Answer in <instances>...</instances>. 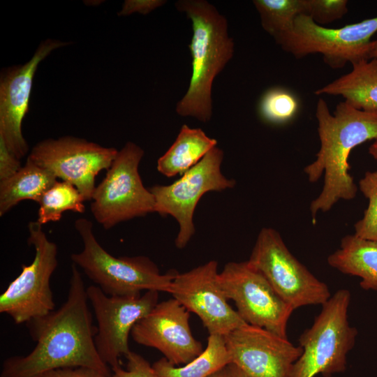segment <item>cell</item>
I'll list each match as a JSON object with an SVG mask.
<instances>
[{"label":"cell","mask_w":377,"mask_h":377,"mask_svg":"<svg viewBox=\"0 0 377 377\" xmlns=\"http://www.w3.org/2000/svg\"><path fill=\"white\" fill-rule=\"evenodd\" d=\"M86 289L73 264L66 302L57 310L27 323L36 346L27 355L6 358L1 377H38L51 370L77 367L110 376L96 348L97 327L93 324Z\"/></svg>","instance_id":"6da1fadb"},{"label":"cell","mask_w":377,"mask_h":377,"mask_svg":"<svg viewBox=\"0 0 377 377\" xmlns=\"http://www.w3.org/2000/svg\"><path fill=\"white\" fill-rule=\"evenodd\" d=\"M316 118L320 142L316 159L304 172L315 183L323 175L322 190L310 205L313 221L339 200L355 198L357 186L349 173L348 157L357 146L377 138V112L357 109L346 101L331 113L325 100L316 103Z\"/></svg>","instance_id":"7a4b0ae2"},{"label":"cell","mask_w":377,"mask_h":377,"mask_svg":"<svg viewBox=\"0 0 377 377\" xmlns=\"http://www.w3.org/2000/svg\"><path fill=\"white\" fill-rule=\"evenodd\" d=\"M175 5L190 20L192 27L188 44L192 72L188 89L177 103L175 111L181 117L207 123L212 116L213 82L232 59L235 43L228 33L227 19L211 3L179 0Z\"/></svg>","instance_id":"3957f363"},{"label":"cell","mask_w":377,"mask_h":377,"mask_svg":"<svg viewBox=\"0 0 377 377\" xmlns=\"http://www.w3.org/2000/svg\"><path fill=\"white\" fill-rule=\"evenodd\" d=\"M75 228L82 238L83 249L72 253L71 260L106 295L125 296L141 294L142 290L170 292L177 272L161 274L148 257H115L99 244L92 222L78 219Z\"/></svg>","instance_id":"277c9868"},{"label":"cell","mask_w":377,"mask_h":377,"mask_svg":"<svg viewBox=\"0 0 377 377\" xmlns=\"http://www.w3.org/2000/svg\"><path fill=\"white\" fill-rule=\"evenodd\" d=\"M348 290H338L324 303L311 327L299 338L302 353L294 364L291 377H331L346 369L347 355L357 330L350 325Z\"/></svg>","instance_id":"5b68a950"},{"label":"cell","mask_w":377,"mask_h":377,"mask_svg":"<svg viewBox=\"0 0 377 377\" xmlns=\"http://www.w3.org/2000/svg\"><path fill=\"white\" fill-rule=\"evenodd\" d=\"M143 156L140 146L126 142L96 186L90 209L103 228L154 212V196L143 185L138 170Z\"/></svg>","instance_id":"8992f818"},{"label":"cell","mask_w":377,"mask_h":377,"mask_svg":"<svg viewBox=\"0 0 377 377\" xmlns=\"http://www.w3.org/2000/svg\"><path fill=\"white\" fill-rule=\"evenodd\" d=\"M377 32V17L332 29L319 25L309 16L297 17L293 29L275 40L296 59L320 54L332 68L338 69L369 60L371 37Z\"/></svg>","instance_id":"52a82bcc"},{"label":"cell","mask_w":377,"mask_h":377,"mask_svg":"<svg viewBox=\"0 0 377 377\" xmlns=\"http://www.w3.org/2000/svg\"><path fill=\"white\" fill-rule=\"evenodd\" d=\"M248 262L269 281L294 310L323 305L332 296L328 286L316 277L290 251L279 232L263 228Z\"/></svg>","instance_id":"ba28073f"},{"label":"cell","mask_w":377,"mask_h":377,"mask_svg":"<svg viewBox=\"0 0 377 377\" xmlns=\"http://www.w3.org/2000/svg\"><path fill=\"white\" fill-rule=\"evenodd\" d=\"M28 229V244L35 250L34 260L22 265L21 273L0 296V313L16 324L47 315L55 306L50 281L58 264L57 246L37 221L29 222Z\"/></svg>","instance_id":"9c48e42d"},{"label":"cell","mask_w":377,"mask_h":377,"mask_svg":"<svg viewBox=\"0 0 377 377\" xmlns=\"http://www.w3.org/2000/svg\"><path fill=\"white\" fill-rule=\"evenodd\" d=\"M223 159V150L216 147L171 184L149 188L154 198V212L162 216L170 215L179 224L175 242L178 249L184 248L195 234L193 215L201 198L208 192L235 186V181L221 172Z\"/></svg>","instance_id":"30bf717a"},{"label":"cell","mask_w":377,"mask_h":377,"mask_svg":"<svg viewBox=\"0 0 377 377\" xmlns=\"http://www.w3.org/2000/svg\"><path fill=\"white\" fill-rule=\"evenodd\" d=\"M218 281L247 324L287 338V325L294 309L248 260L228 263L219 273Z\"/></svg>","instance_id":"8fae6325"},{"label":"cell","mask_w":377,"mask_h":377,"mask_svg":"<svg viewBox=\"0 0 377 377\" xmlns=\"http://www.w3.org/2000/svg\"><path fill=\"white\" fill-rule=\"evenodd\" d=\"M118 150L85 139L64 136L48 138L36 144L27 158L50 172L57 179L74 185L84 200H91L96 176L108 170Z\"/></svg>","instance_id":"7c38bea8"},{"label":"cell","mask_w":377,"mask_h":377,"mask_svg":"<svg viewBox=\"0 0 377 377\" xmlns=\"http://www.w3.org/2000/svg\"><path fill=\"white\" fill-rule=\"evenodd\" d=\"M86 292L97 320L94 341L98 353L111 369L120 366L119 358L131 351L128 337L133 326L158 303V291L110 296L91 285Z\"/></svg>","instance_id":"4fadbf2b"},{"label":"cell","mask_w":377,"mask_h":377,"mask_svg":"<svg viewBox=\"0 0 377 377\" xmlns=\"http://www.w3.org/2000/svg\"><path fill=\"white\" fill-rule=\"evenodd\" d=\"M219 273L216 260L177 273L169 293L200 318L209 334L225 336L247 323L228 304Z\"/></svg>","instance_id":"5bb4252c"},{"label":"cell","mask_w":377,"mask_h":377,"mask_svg":"<svg viewBox=\"0 0 377 377\" xmlns=\"http://www.w3.org/2000/svg\"><path fill=\"white\" fill-rule=\"evenodd\" d=\"M224 338L230 362L249 377H291L302 353L288 338L249 324Z\"/></svg>","instance_id":"9a60e30c"},{"label":"cell","mask_w":377,"mask_h":377,"mask_svg":"<svg viewBox=\"0 0 377 377\" xmlns=\"http://www.w3.org/2000/svg\"><path fill=\"white\" fill-rule=\"evenodd\" d=\"M71 43L47 38L24 64L3 68L0 74V138L18 159L29 151L22 123L29 110L33 79L39 64L53 50Z\"/></svg>","instance_id":"2e32d148"},{"label":"cell","mask_w":377,"mask_h":377,"mask_svg":"<svg viewBox=\"0 0 377 377\" xmlns=\"http://www.w3.org/2000/svg\"><path fill=\"white\" fill-rule=\"evenodd\" d=\"M189 318L190 312L172 297L158 302L131 334L136 343L159 350L172 364H186L204 350L192 334Z\"/></svg>","instance_id":"e0dca14e"},{"label":"cell","mask_w":377,"mask_h":377,"mask_svg":"<svg viewBox=\"0 0 377 377\" xmlns=\"http://www.w3.org/2000/svg\"><path fill=\"white\" fill-rule=\"evenodd\" d=\"M353 69L315 91L316 95L341 96L357 109L377 112V59L363 60Z\"/></svg>","instance_id":"ac0fdd59"},{"label":"cell","mask_w":377,"mask_h":377,"mask_svg":"<svg viewBox=\"0 0 377 377\" xmlns=\"http://www.w3.org/2000/svg\"><path fill=\"white\" fill-rule=\"evenodd\" d=\"M327 260L341 273L360 277L364 290H377V241L346 235Z\"/></svg>","instance_id":"d6986e66"},{"label":"cell","mask_w":377,"mask_h":377,"mask_svg":"<svg viewBox=\"0 0 377 377\" xmlns=\"http://www.w3.org/2000/svg\"><path fill=\"white\" fill-rule=\"evenodd\" d=\"M216 145L217 140L208 136L201 128L184 124L175 142L158 159L157 170L167 177L182 175Z\"/></svg>","instance_id":"ffe728a7"},{"label":"cell","mask_w":377,"mask_h":377,"mask_svg":"<svg viewBox=\"0 0 377 377\" xmlns=\"http://www.w3.org/2000/svg\"><path fill=\"white\" fill-rule=\"evenodd\" d=\"M57 181L50 172L27 158L15 175L0 181V216L22 200L38 202L43 193Z\"/></svg>","instance_id":"44dd1931"},{"label":"cell","mask_w":377,"mask_h":377,"mask_svg":"<svg viewBox=\"0 0 377 377\" xmlns=\"http://www.w3.org/2000/svg\"><path fill=\"white\" fill-rule=\"evenodd\" d=\"M229 363L224 336L209 334L205 349L188 363L176 367L163 357L152 367L160 377H209Z\"/></svg>","instance_id":"7402d4cb"},{"label":"cell","mask_w":377,"mask_h":377,"mask_svg":"<svg viewBox=\"0 0 377 377\" xmlns=\"http://www.w3.org/2000/svg\"><path fill=\"white\" fill-rule=\"evenodd\" d=\"M84 199L78 189L65 181H57L42 195L39 202L37 221L42 226L59 221L64 212L84 213Z\"/></svg>","instance_id":"603a6c76"},{"label":"cell","mask_w":377,"mask_h":377,"mask_svg":"<svg viewBox=\"0 0 377 377\" xmlns=\"http://www.w3.org/2000/svg\"><path fill=\"white\" fill-rule=\"evenodd\" d=\"M263 29L274 40L290 31L304 13V0H253Z\"/></svg>","instance_id":"cb8c5ba5"},{"label":"cell","mask_w":377,"mask_h":377,"mask_svg":"<svg viewBox=\"0 0 377 377\" xmlns=\"http://www.w3.org/2000/svg\"><path fill=\"white\" fill-rule=\"evenodd\" d=\"M297 97L288 89L275 87L267 89L261 96L258 112L260 119L271 124H283L297 113Z\"/></svg>","instance_id":"d4e9b609"},{"label":"cell","mask_w":377,"mask_h":377,"mask_svg":"<svg viewBox=\"0 0 377 377\" xmlns=\"http://www.w3.org/2000/svg\"><path fill=\"white\" fill-rule=\"evenodd\" d=\"M359 189L368 200L363 216L354 225V235L377 241V170L367 171L359 181Z\"/></svg>","instance_id":"484cf974"},{"label":"cell","mask_w":377,"mask_h":377,"mask_svg":"<svg viewBox=\"0 0 377 377\" xmlns=\"http://www.w3.org/2000/svg\"><path fill=\"white\" fill-rule=\"evenodd\" d=\"M304 13L323 26L341 19L348 12L347 0H304Z\"/></svg>","instance_id":"4316f807"},{"label":"cell","mask_w":377,"mask_h":377,"mask_svg":"<svg viewBox=\"0 0 377 377\" xmlns=\"http://www.w3.org/2000/svg\"><path fill=\"white\" fill-rule=\"evenodd\" d=\"M127 360L126 369L120 366L112 369V377H160L155 370L140 355L130 351L125 355Z\"/></svg>","instance_id":"83f0119b"},{"label":"cell","mask_w":377,"mask_h":377,"mask_svg":"<svg viewBox=\"0 0 377 377\" xmlns=\"http://www.w3.org/2000/svg\"><path fill=\"white\" fill-rule=\"evenodd\" d=\"M21 168L20 160L8 150L3 140L0 138V181L10 177Z\"/></svg>","instance_id":"f1b7e54d"},{"label":"cell","mask_w":377,"mask_h":377,"mask_svg":"<svg viewBox=\"0 0 377 377\" xmlns=\"http://www.w3.org/2000/svg\"><path fill=\"white\" fill-rule=\"evenodd\" d=\"M165 3L164 0H126L118 15L127 16L135 13L147 15Z\"/></svg>","instance_id":"f546056e"},{"label":"cell","mask_w":377,"mask_h":377,"mask_svg":"<svg viewBox=\"0 0 377 377\" xmlns=\"http://www.w3.org/2000/svg\"><path fill=\"white\" fill-rule=\"evenodd\" d=\"M38 377H111L98 370L85 367H64L47 371Z\"/></svg>","instance_id":"4dcf8cb0"},{"label":"cell","mask_w":377,"mask_h":377,"mask_svg":"<svg viewBox=\"0 0 377 377\" xmlns=\"http://www.w3.org/2000/svg\"><path fill=\"white\" fill-rule=\"evenodd\" d=\"M209 377H249L234 363L223 367Z\"/></svg>","instance_id":"1f68e13d"},{"label":"cell","mask_w":377,"mask_h":377,"mask_svg":"<svg viewBox=\"0 0 377 377\" xmlns=\"http://www.w3.org/2000/svg\"><path fill=\"white\" fill-rule=\"evenodd\" d=\"M368 59L369 60L373 59H377V38L374 40H371L370 43Z\"/></svg>","instance_id":"d6a6232c"},{"label":"cell","mask_w":377,"mask_h":377,"mask_svg":"<svg viewBox=\"0 0 377 377\" xmlns=\"http://www.w3.org/2000/svg\"><path fill=\"white\" fill-rule=\"evenodd\" d=\"M369 154L377 161V138L369 147Z\"/></svg>","instance_id":"836d02e7"}]
</instances>
